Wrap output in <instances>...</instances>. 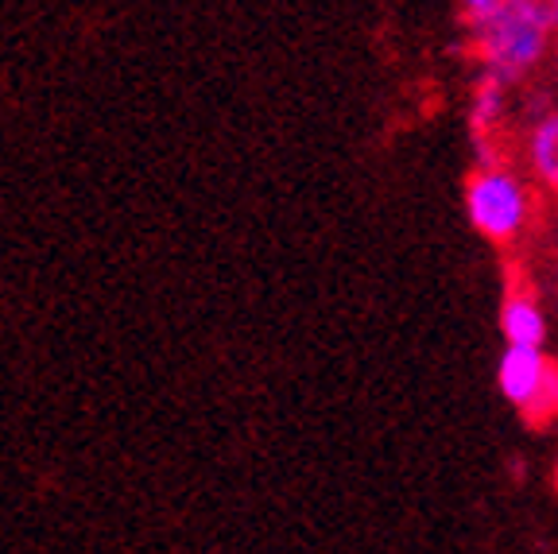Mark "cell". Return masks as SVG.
<instances>
[{"mask_svg": "<svg viewBox=\"0 0 558 554\" xmlns=\"http://www.w3.org/2000/svg\"><path fill=\"white\" fill-rule=\"evenodd\" d=\"M473 51L477 59H488L497 79H515L532 67L543 55L547 44V27H543L535 0H505L497 20H488L485 27H473Z\"/></svg>", "mask_w": 558, "mask_h": 554, "instance_id": "1", "label": "cell"}, {"mask_svg": "<svg viewBox=\"0 0 558 554\" xmlns=\"http://www.w3.org/2000/svg\"><path fill=\"white\" fill-rule=\"evenodd\" d=\"M465 206H470L473 226L493 241H512L523 221V191L515 179L500 171H477L465 186Z\"/></svg>", "mask_w": 558, "mask_h": 554, "instance_id": "2", "label": "cell"}, {"mask_svg": "<svg viewBox=\"0 0 558 554\" xmlns=\"http://www.w3.org/2000/svg\"><path fill=\"white\" fill-rule=\"evenodd\" d=\"M543 373H547V361L539 357V349H508L500 361V388L523 411L539 392Z\"/></svg>", "mask_w": 558, "mask_h": 554, "instance_id": "3", "label": "cell"}, {"mask_svg": "<svg viewBox=\"0 0 558 554\" xmlns=\"http://www.w3.org/2000/svg\"><path fill=\"white\" fill-rule=\"evenodd\" d=\"M500 326H505V338L512 341V349H535L543 341V314L532 303V294H508Z\"/></svg>", "mask_w": 558, "mask_h": 554, "instance_id": "4", "label": "cell"}, {"mask_svg": "<svg viewBox=\"0 0 558 554\" xmlns=\"http://www.w3.org/2000/svg\"><path fill=\"white\" fill-rule=\"evenodd\" d=\"M532 164L539 171V179L558 194V117H547L532 132Z\"/></svg>", "mask_w": 558, "mask_h": 554, "instance_id": "5", "label": "cell"}, {"mask_svg": "<svg viewBox=\"0 0 558 554\" xmlns=\"http://www.w3.org/2000/svg\"><path fill=\"white\" fill-rule=\"evenodd\" d=\"M523 416H527L532 426H543V423H550V419H558V364L547 361V373H543L539 392H535V399L523 408Z\"/></svg>", "mask_w": 558, "mask_h": 554, "instance_id": "6", "label": "cell"}, {"mask_svg": "<svg viewBox=\"0 0 558 554\" xmlns=\"http://www.w3.org/2000/svg\"><path fill=\"white\" fill-rule=\"evenodd\" d=\"M497 113H500V79L497 74H488L477 89V109H473V129H477L481 144L488 140V129L497 124Z\"/></svg>", "mask_w": 558, "mask_h": 554, "instance_id": "7", "label": "cell"}, {"mask_svg": "<svg viewBox=\"0 0 558 554\" xmlns=\"http://www.w3.org/2000/svg\"><path fill=\"white\" fill-rule=\"evenodd\" d=\"M555 59H558V55H555Z\"/></svg>", "mask_w": 558, "mask_h": 554, "instance_id": "8", "label": "cell"}]
</instances>
